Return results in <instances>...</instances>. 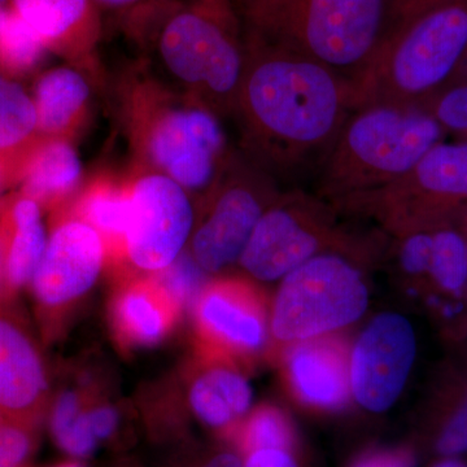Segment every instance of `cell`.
<instances>
[{"instance_id": "cell-1", "label": "cell", "mask_w": 467, "mask_h": 467, "mask_svg": "<svg viewBox=\"0 0 467 467\" xmlns=\"http://www.w3.org/2000/svg\"><path fill=\"white\" fill-rule=\"evenodd\" d=\"M244 69L234 116L242 152L276 183L317 177L358 109L355 86L308 57L243 33Z\"/></svg>"}, {"instance_id": "cell-2", "label": "cell", "mask_w": 467, "mask_h": 467, "mask_svg": "<svg viewBox=\"0 0 467 467\" xmlns=\"http://www.w3.org/2000/svg\"><path fill=\"white\" fill-rule=\"evenodd\" d=\"M125 18L159 82L220 119L234 116L245 54L233 2L152 0Z\"/></svg>"}, {"instance_id": "cell-3", "label": "cell", "mask_w": 467, "mask_h": 467, "mask_svg": "<svg viewBox=\"0 0 467 467\" xmlns=\"http://www.w3.org/2000/svg\"><path fill=\"white\" fill-rule=\"evenodd\" d=\"M243 33L308 57L358 95L393 27L395 0H239Z\"/></svg>"}, {"instance_id": "cell-4", "label": "cell", "mask_w": 467, "mask_h": 467, "mask_svg": "<svg viewBox=\"0 0 467 467\" xmlns=\"http://www.w3.org/2000/svg\"><path fill=\"white\" fill-rule=\"evenodd\" d=\"M447 134L420 107L368 104L353 110L319 169L318 195L346 205L407 174Z\"/></svg>"}, {"instance_id": "cell-5", "label": "cell", "mask_w": 467, "mask_h": 467, "mask_svg": "<svg viewBox=\"0 0 467 467\" xmlns=\"http://www.w3.org/2000/svg\"><path fill=\"white\" fill-rule=\"evenodd\" d=\"M466 55L467 0L427 9L393 26L358 86V109L420 107L457 75Z\"/></svg>"}, {"instance_id": "cell-6", "label": "cell", "mask_w": 467, "mask_h": 467, "mask_svg": "<svg viewBox=\"0 0 467 467\" xmlns=\"http://www.w3.org/2000/svg\"><path fill=\"white\" fill-rule=\"evenodd\" d=\"M130 98L131 134L153 168L187 192H207L226 153L212 110L158 79H147Z\"/></svg>"}, {"instance_id": "cell-7", "label": "cell", "mask_w": 467, "mask_h": 467, "mask_svg": "<svg viewBox=\"0 0 467 467\" xmlns=\"http://www.w3.org/2000/svg\"><path fill=\"white\" fill-rule=\"evenodd\" d=\"M346 205L368 209L400 236L456 226L467 208V142L442 140L398 181Z\"/></svg>"}, {"instance_id": "cell-8", "label": "cell", "mask_w": 467, "mask_h": 467, "mask_svg": "<svg viewBox=\"0 0 467 467\" xmlns=\"http://www.w3.org/2000/svg\"><path fill=\"white\" fill-rule=\"evenodd\" d=\"M368 304L358 270L339 254H318L282 281L273 306V335L282 342L316 339L358 321Z\"/></svg>"}, {"instance_id": "cell-9", "label": "cell", "mask_w": 467, "mask_h": 467, "mask_svg": "<svg viewBox=\"0 0 467 467\" xmlns=\"http://www.w3.org/2000/svg\"><path fill=\"white\" fill-rule=\"evenodd\" d=\"M276 186L244 153H226L205 192L207 209L190 244V254L204 272H221L241 259L264 212L281 195Z\"/></svg>"}, {"instance_id": "cell-10", "label": "cell", "mask_w": 467, "mask_h": 467, "mask_svg": "<svg viewBox=\"0 0 467 467\" xmlns=\"http://www.w3.org/2000/svg\"><path fill=\"white\" fill-rule=\"evenodd\" d=\"M337 242L321 199L292 189L264 212L239 263L259 281H276Z\"/></svg>"}, {"instance_id": "cell-11", "label": "cell", "mask_w": 467, "mask_h": 467, "mask_svg": "<svg viewBox=\"0 0 467 467\" xmlns=\"http://www.w3.org/2000/svg\"><path fill=\"white\" fill-rule=\"evenodd\" d=\"M125 252L138 269L160 272L182 254L195 225L189 192L159 173L143 175L130 190Z\"/></svg>"}, {"instance_id": "cell-12", "label": "cell", "mask_w": 467, "mask_h": 467, "mask_svg": "<svg viewBox=\"0 0 467 467\" xmlns=\"http://www.w3.org/2000/svg\"><path fill=\"white\" fill-rule=\"evenodd\" d=\"M417 356L413 326L404 316L383 313L359 335L349 365L356 401L373 413L389 410L400 398Z\"/></svg>"}, {"instance_id": "cell-13", "label": "cell", "mask_w": 467, "mask_h": 467, "mask_svg": "<svg viewBox=\"0 0 467 467\" xmlns=\"http://www.w3.org/2000/svg\"><path fill=\"white\" fill-rule=\"evenodd\" d=\"M106 259L100 234L82 220H67L48 238L32 279L33 294L46 308H60L84 296L99 278Z\"/></svg>"}, {"instance_id": "cell-14", "label": "cell", "mask_w": 467, "mask_h": 467, "mask_svg": "<svg viewBox=\"0 0 467 467\" xmlns=\"http://www.w3.org/2000/svg\"><path fill=\"white\" fill-rule=\"evenodd\" d=\"M196 321L205 340L234 352H256L265 343L266 326L259 301L236 282L205 287L196 303Z\"/></svg>"}, {"instance_id": "cell-15", "label": "cell", "mask_w": 467, "mask_h": 467, "mask_svg": "<svg viewBox=\"0 0 467 467\" xmlns=\"http://www.w3.org/2000/svg\"><path fill=\"white\" fill-rule=\"evenodd\" d=\"M48 392L47 373L32 337L0 313V409L26 423L41 410Z\"/></svg>"}, {"instance_id": "cell-16", "label": "cell", "mask_w": 467, "mask_h": 467, "mask_svg": "<svg viewBox=\"0 0 467 467\" xmlns=\"http://www.w3.org/2000/svg\"><path fill=\"white\" fill-rule=\"evenodd\" d=\"M12 9L47 48L86 57L99 39V7L94 0H11Z\"/></svg>"}, {"instance_id": "cell-17", "label": "cell", "mask_w": 467, "mask_h": 467, "mask_svg": "<svg viewBox=\"0 0 467 467\" xmlns=\"http://www.w3.org/2000/svg\"><path fill=\"white\" fill-rule=\"evenodd\" d=\"M288 374L301 400L312 407H342L348 399L349 371L333 343L306 340L292 349Z\"/></svg>"}, {"instance_id": "cell-18", "label": "cell", "mask_w": 467, "mask_h": 467, "mask_svg": "<svg viewBox=\"0 0 467 467\" xmlns=\"http://www.w3.org/2000/svg\"><path fill=\"white\" fill-rule=\"evenodd\" d=\"M178 310L155 282L126 285L113 304V324L125 343L153 346L171 331Z\"/></svg>"}, {"instance_id": "cell-19", "label": "cell", "mask_w": 467, "mask_h": 467, "mask_svg": "<svg viewBox=\"0 0 467 467\" xmlns=\"http://www.w3.org/2000/svg\"><path fill=\"white\" fill-rule=\"evenodd\" d=\"M252 389L242 374L216 367L202 371L189 391L190 408L205 426L227 430L235 425L252 404Z\"/></svg>"}, {"instance_id": "cell-20", "label": "cell", "mask_w": 467, "mask_h": 467, "mask_svg": "<svg viewBox=\"0 0 467 467\" xmlns=\"http://www.w3.org/2000/svg\"><path fill=\"white\" fill-rule=\"evenodd\" d=\"M90 97L88 79L75 67H61L46 73L34 97L38 130L48 135L64 133L82 116Z\"/></svg>"}, {"instance_id": "cell-21", "label": "cell", "mask_w": 467, "mask_h": 467, "mask_svg": "<svg viewBox=\"0 0 467 467\" xmlns=\"http://www.w3.org/2000/svg\"><path fill=\"white\" fill-rule=\"evenodd\" d=\"M47 242L38 202L20 199L12 208V235L5 247V282L9 287L32 284Z\"/></svg>"}, {"instance_id": "cell-22", "label": "cell", "mask_w": 467, "mask_h": 467, "mask_svg": "<svg viewBox=\"0 0 467 467\" xmlns=\"http://www.w3.org/2000/svg\"><path fill=\"white\" fill-rule=\"evenodd\" d=\"M82 178L76 150L61 140H51L34 153L24 174L27 198L54 202L69 195Z\"/></svg>"}, {"instance_id": "cell-23", "label": "cell", "mask_w": 467, "mask_h": 467, "mask_svg": "<svg viewBox=\"0 0 467 467\" xmlns=\"http://www.w3.org/2000/svg\"><path fill=\"white\" fill-rule=\"evenodd\" d=\"M432 451L438 457L467 453V382L451 383L439 399L430 431Z\"/></svg>"}, {"instance_id": "cell-24", "label": "cell", "mask_w": 467, "mask_h": 467, "mask_svg": "<svg viewBox=\"0 0 467 467\" xmlns=\"http://www.w3.org/2000/svg\"><path fill=\"white\" fill-rule=\"evenodd\" d=\"M429 279L436 290L461 297L467 290V238L457 226L434 229Z\"/></svg>"}, {"instance_id": "cell-25", "label": "cell", "mask_w": 467, "mask_h": 467, "mask_svg": "<svg viewBox=\"0 0 467 467\" xmlns=\"http://www.w3.org/2000/svg\"><path fill=\"white\" fill-rule=\"evenodd\" d=\"M81 220L100 234L109 243L125 244L126 232L130 223V190L110 184H99L86 193L79 204Z\"/></svg>"}, {"instance_id": "cell-26", "label": "cell", "mask_w": 467, "mask_h": 467, "mask_svg": "<svg viewBox=\"0 0 467 467\" xmlns=\"http://www.w3.org/2000/svg\"><path fill=\"white\" fill-rule=\"evenodd\" d=\"M51 432L58 447L77 459L91 456L99 447L92 432L88 409L75 391L61 393L51 411Z\"/></svg>"}, {"instance_id": "cell-27", "label": "cell", "mask_w": 467, "mask_h": 467, "mask_svg": "<svg viewBox=\"0 0 467 467\" xmlns=\"http://www.w3.org/2000/svg\"><path fill=\"white\" fill-rule=\"evenodd\" d=\"M36 129L32 98L16 82L0 76V152L26 142Z\"/></svg>"}, {"instance_id": "cell-28", "label": "cell", "mask_w": 467, "mask_h": 467, "mask_svg": "<svg viewBox=\"0 0 467 467\" xmlns=\"http://www.w3.org/2000/svg\"><path fill=\"white\" fill-rule=\"evenodd\" d=\"M47 46L14 9L0 18V66L26 72L41 61Z\"/></svg>"}, {"instance_id": "cell-29", "label": "cell", "mask_w": 467, "mask_h": 467, "mask_svg": "<svg viewBox=\"0 0 467 467\" xmlns=\"http://www.w3.org/2000/svg\"><path fill=\"white\" fill-rule=\"evenodd\" d=\"M205 273L190 252H182L165 269L153 273L152 281L178 312L198 303L205 288Z\"/></svg>"}, {"instance_id": "cell-30", "label": "cell", "mask_w": 467, "mask_h": 467, "mask_svg": "<svg viewBox=\"0 0 467 467\" xmlns=\"http://www.w3.org/2000/svg\"><path fill=\"white\" fill-rule=\"evenodd\" d=\"M420 109L434 117L445 134L467 142V66L461 67L457 75Z\"/></svg>"}, {"instance_id": "cell-31", "label": "cell", "mask_w": 467, "mask_h": 467, "mask_svg": "<svg viewBox=\"0 0 467 467\" xmlns=\"http://www.w3.org/2000/svg\"><path fill=\"white\" fill-rule=\"evenodd\" d=\"M239 442L245 456L259 450L291 451V427L278 409L260 408L248 418Z\"/></svg>"}, {"instance_id": "cell-32", "label": "cell", "mask_w": 467, "mask_h": 467, "mask_svg": "<svg viewBox=\"0 0 467 467\" xmlns=\"http://www.w3.org/2000/svg\"><path fill=\"white\" fill-rule=\"evenodd\" d=\"M434 230H422L400 236L399 245V264L409 275L427 276L431 266Z\"/></svg>"}, {"instance_id": "cell-33", "label": "cell", "mask_w": 467, "mask_h": 467, "mask_svg": "<svg viewBox=\"0 0 467 467\" xmlns=\"http://www.w3.org/2000/svg\"><path fill=\"white\" fill-rule=\"evenodd\" d=\"M33 441L23 422L0 425V467H21L32 451Z\"/></svg>"}, {"instance_id": "cell-34", "label": "cell", "mask_w": 467, "mask_h": 467, "mask_svg": "<svg viewBox=\"0 0 467 467\" xmlns=\"http://www.w3.org/2000/svg\"><path fill=\"white\" fill-rule=\"evenodd\" d=\"M88 420L95 438L100 442L109 441L119 426V413L110 405H97L88 409Z\"/></svg>"}, {"instance_id": "cell-35", "label": "cell", "mask_w": 467, "mask_h": 467, "mask_svg": "<svg viewBox=\"0 0 467 467\" xmlns=\"http://www.w3.org/2000/svg\"><path fill=\"white\" fill-rule=\"evenodd\" d=\"M352 467H414V461L407 451H373L359 457Z\"/></svg>"}, {"instance_id": "cell-36", "label": "cell", "mask_w": 467, "mask_h": 467, "mask_svg": "<svg viewBox=\"0 0 467 467\" xmlns=\"http://www.w3.org/2000/svg\"><path fill=\"white\" fill-rule=\"evenodd\" d=\"M456 2H466V0H395V8H393V26L404 23V21L417 16V15L422 14V12L427 11V9Z\"/></svg>"}, {"instance_id": "cell-37", "label": "cell", "mask_w": 467, "mask_h": 467, "mask_svg": "<svg viewBox=\"0 0 467 467\" xmlns=\"http://www.w3.org/2000/svg\"><path fill=\"white\" fill-rule=\"evenodd\" d=\"M244 467H299L291 451L259 450L245 456Z\"/></svg>"}, {"instance_id": "cell-38", "label": "cell", "mask_w": 467, "mask_h": 467, "mask_svg": "<svg viewBox=\"0 0 467 467\" xmlns=\"http://www.w3.org/2000/svg\"><path fill=\"white\" fill-rule=\"evenodd\" d=\"M94 2L99 9H107L128 17L129 15L149 5L152 0H94Z\"/></svg>"}, {"instance_id": "cell-39", "label": "cell", "mask_w": 467, "mask_h": 467, "mask_svg": "<svg viewBox=\"0 0 467 467\" xmlns=\"http://www.w3.org/2000/svg\"><path fill=\"white\" fill-rule=\"evenodd\" d=\"M187 467H244V461L234 451H218L202 462Z\"/></svg>"}, {"instance_id": "cell-40", "label": "cell", "mask_w": 467, "mask_h": 467, "mask_svg": "<svg viewBox=\"0 0 467 467\" xmlns=\"http://www.w3.org/2000/svg\"><path fill=\"white\" fill-rule=\"evenodd\" d=\"M430 467H467V462L461 457H438Z\"/></svg>"}, {"instance_id": "cell-41", "label": "cell", "mask_w": 467, "mask_h": 467, "mask_svg": "<svg viewBox=\"0 0 467 467\" xmlns=\"http://www.w3.org/2000/svg\"><path fill=\"white\" fill-rule=\"evenodd\" d=\"M5 282V243L0 236V291ZM7 284V282H5Z\"/></svg>"}, {"instance_id": "cell-42", "label": "cell", "mask_w": 467, "mask_h": 467, "mask_svg": "<svg viewBox=\"0 0 467 467\" xmlns=\"http://www.w3.org/2000/svg\"><path fill=\"white\" fill-rule=\"evenodd\" d=\"M456 226L459 227L463 235L467 236V208L463 212L462 216L460 217Z\"/></svg>"}, {"instance_id": "cell-43", "label": "cell", "mask_w": 467, "mask_h": 467, "mask_svg": "<svg viewBox=\"0 0 467 467\" xmlns=\"http://www.w3.org/2000/svg\"><path fill=\"white\" fill-rule=\"evenodd\" d=\"M57 467H84L79 462H76V461H69V462L60 463Z\"/></svg>"}, {"instance_id": "cell-44", "label": "cell", "mask_w": 467, "mask_h": 467, "mask_svg": "<svg viewBox=\"0 0 467 467\" xmlns=\"http://www.w3.org/2000/svg\"><path fill=\"white\" fill-rule=\"evenodd\" d=\"M7 9L8 8H5V0H0V18L7 12Z\"/></svg>"}, {"instance_id": "cell-45", "label": "cell", "mask_w": 467, "mask_h": 467, "mask_svg": "<svg viewBox=\"0 0 467 467\" xmlns=\"http://www.w3.org/2000/svg\"><path fill=\"white\" fill-rule=\"evenodd\" d=\"M7 420H9V418L5 416V411L0 409V425H2V423L7 422Z\"/></svg>"}, {"instance_id": "cell-46", "label": "cell", "mask_w": 467, "mask_h": 467, "mask_svg": "<svg viewBox=\"0 0 467 467\" xmlns=\"http://www.w3.org/2000/svg\"><path fill=\"white\" fill-rule=\"evenodd\" d=\"M2 180H3V171H2V167H0V184H2Z\"/></svg>"}, {"instance_id": "cell-47", "label": "cell", "mask_w": 467, "mask_h": 467, "mask_svg": "<svg viewBox=\"0 0 467 467\" xmlns=\"http://www.w3.org/2000/svg\"><path fill=\"white\" fill-rule=\"evenodd\" d=\"M467 66V55H466V57H465V61H463V64H462V67H465Z\"/></svg>"}, {"instance_id": "cell-48", "label": "cell", "mask_w": 467, "mask_h": 467, "mask_svg": "<svg viewBox=\"0 0 467 467\" xmlns=\"http://www.w3.org/2000/svg\"><path fill=\"white\" fill-rule=\"evenodd\" d=\"M230 2H233V5H236V3H238V2H239V0H230Z\"/></svg>"}, {"instance_id": "cell-49", "label": "cell", "mask_w": 467, "mask_h": 467, "mask_svg": "<svg viewBox=\"0 0 467 467\" xmlns=\"http://www.w3.org/2000/svg\"><path fill=\"white\" fill-rule=\"evenodd\" d=\"M466 238H467V236H466Z\"/></svg>"}]
</instances>
